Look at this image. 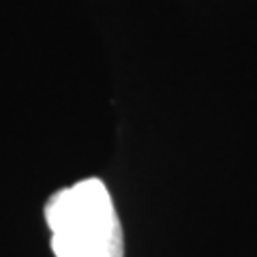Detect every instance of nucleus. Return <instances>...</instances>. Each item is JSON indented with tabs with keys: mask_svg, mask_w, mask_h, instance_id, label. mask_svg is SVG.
I'll use <instances>...</instances> for the list:
<instances>
[{
	"mask_svg": "<svg viewBox=\"0 0 257 257\" xmlns=\"http://www.w3.org/2000/svg\"><path fill=\"white\" fill-rule=\"evenodd\" d=\"M56 257H124V234L105 182L86 178L56 191L45 204Z\"/></svg>",
	"mask_w": 257,
	"mask_h": 257,
	"instance_id": "obj_1",
	"label": "nucleus"
}]
</instances>
